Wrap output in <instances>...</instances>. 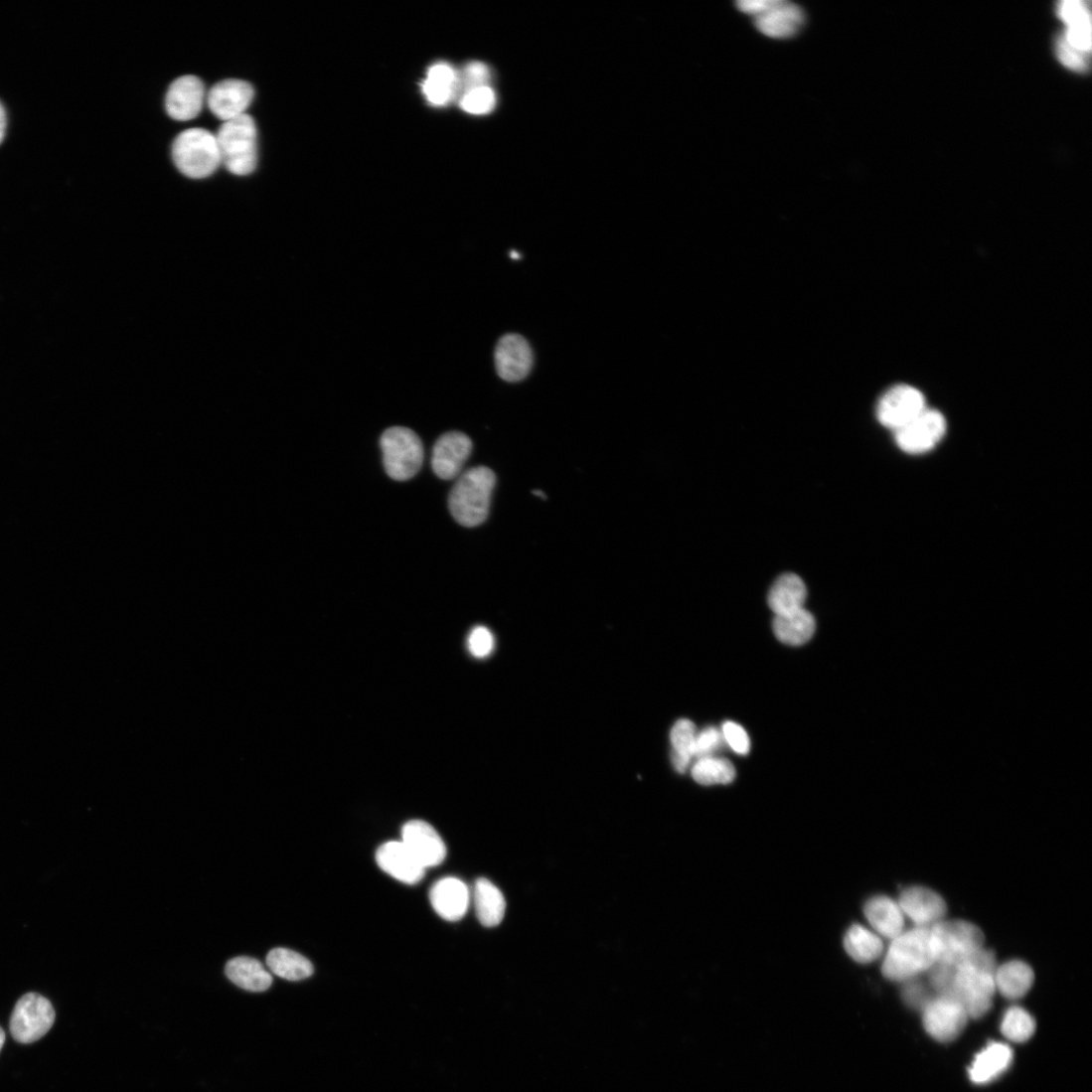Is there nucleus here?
Returning <instances> with one entry per match:
<instances>
[{
  "mask_svg": "<svg viewBox=\"0 0 1092 1092\" xmlns=\"http://www.w3.org/2000/svg\"><path fill=\"white\" fill-rule=\"evenodd\" d=\"M936 962L931 928L916 927L891 940L882 973L891 982L906 983L928 972Z\"/></svg>",
  "mask_w": 1092,
  "mask_h": 1092,
  "instance_id": "obj_1",
  "label": "nucleus"
},
{
  "mask_svg": "<svg viewBox=\"0 0 1092 1092\" xmlns=\"http://www.w3.org/2000/svg\"><path fill=\"white\" fill-rule=\"evenodd\" d=\"M495 474L486 467L473 468L459 477L449 495L453 519L466 528H476L488 519Z\"/></svg>",
  "mask_w": 1092,
  "mask_h": 1092,
  "instance_id": "obj_2",
  "label": "nucleus"
},
{
  "mask_svg": "<svg viewBox=\"0 0 1092 1092\" xmlns=\"http://www.w3.org/2000/svg\"><path fill=\"white\" fill-rule=\"evenodd\" d=\"M737 11L753 19L755 28L774 40H788L797 36L807 24L804 10L787 0H741L735 3Z\"/></svg>",
  "mask_w": 1092,
  "mask_h": 1092,
  "instance_id": "obj_3",
  "label": "nucleus"
},
{
  "mask_svg": "<svg viewBox=\"0 0 1092 1092\" xmlns=\"http://www.w3.org/2000/svg\"><path fill=\"white\" fill-rule=\"evenodd\" d=\"M221 161L236 176H248L257 166V128L252 117L244 113L225 122L216 136Z\"/></svg>",
  "mask_w": 1092,
  "mask_h": 1092,
  "instance_id": "obj_4",
  "label": "nucleus"
},
{
  "mask_svg": "<svg viewBox=\"0 0 1092 1092\" xmlns=\"http://www.w3.org/2000/svg\"><path fill=\"white\" fill-rule=\"evenodd\" d=\"M172 158L182 174L196 180L213 175L222 162L216 136L201 128L189 129L177 137Z\"/></svg>",
  "mask_w": 1092,
  "mask_h": 1092,
  "instance_id": "obj_5",
  "label": "nucleus"
},
{
  "mask_svg": "<svg viewBox=\"0 0 1092 1092\" xmlns=\"http://www.w3.org/2000/svg\"><path fill=\"white\" fill-rule=\"evenodd\" d=\"M384 466L387 474L395 481L404 482L420 471L424 450L419 436L406 427H391L381 438Z\"/></svg>",
  "mask_w": 1092,
  "mask_h": 1092,
  "instance_id": "obj_6",
  "label": "nucleus"
},
{
  "mask_svg": "<svg viewBox=\"0 0 1092 1092\" xmlns=\"http://www.w3.org/2000/svg\"><path fill=\"white\" fill-rule=\"evenodd\" d=\"M996 992L995 972L968 963L956 966L949 997L956 999L964 1007L969 1017L980 1018L986 1015L993 1007Z\"/></svg>",
  "mask_w": 1092,
  "mask_h": 1092,
  "instance_id": "obj_7",
  "label": "nucleus"
},
{
  "mask_svg": "<svg viewBox=\"0 0 1092 1092\" xmlns=\"http://www.w3.org/2000/svg\"><path fill=\"white\" fill-rule=\"evenodd\" d=\"M936 963L958 966L984 948L983 931L965 921H947L931 927Z\"/></svg>",
  "mask_w": 1092,
  "mask_h": 1092,
  "instance_id": "obj_8",
  "label": "nucleus"
},
{
  "mask_svg": "<svg viewBox=\"0 0 1092 1092\" xmlns=\"http://www.w3.org/2000/svg\"><path fill=\"white\" fill-rule=\"evenodd\" d=\"M52 1004L37 994H28L17 1003L11 1017L13 1038L21 1044H31L42 1039L55 1021Z\"/></svg>",
  "mask_w": 1092,
  "mask_h": 1092,
  "instance_id": "obj_9",
  "label": "nucleus"
},
{
  "mask_svg": "<svg viewBox=\"0 0 1092 1092\" xmlns=\"http://www.w3.org/2000/svg\"><path fill=\"white\" fill-rule=\"evenodd\" d=\"M924 393L913 386L901 384L886 390L878 400V421L893 432L926 410Z\"/></svg>",
  "mask_w": 1092,
  "mask_h": 1092,
  "instance_id": "obj_10",
  "label": "nucleus"
},
{
  "mask_svg": "<svg viewBox=\"0 0 1092 1092\" xmlns=\"http://www.w3.org/2000/svg\"><path fill=\"white\" fill-rule=\"evenodd\" d=\"M947 432L944 415L927 408L903 427L894 431L897 446L909 454H923L934 449Z\"/></svg>",
  "mask_w": 1092,
  "mask_h": 1092,
  "instance_id": "obj_11",
  "label": "nucleus"
},
{
  "mask_svg": "<svg viewBox=\"0 0 1092 1092\" xmlns=\"http://www.w3.org/2000/svg\"><path fill=\"white\" fill-rule=\"evenodd\" d=\"M922 1012L926 1030L931 1037L943 1043L958 1038L969 1018L964 1007L949 996L937 995Z\"/></svg>",
  "mask_w": 1092,
  "mask_h": 1092,
  "instance_id": "obj_12",
  "label": "nucleus"
},
{
  "mask_svg": "<svg viewBox=\"0 0 1092 1092\" xmlns=\"http://www.w3.org/2000/svg\"><path fill=\"white\" fill-rule=\"evenodd\" d=\"M495 366L499 377L509 383L525 380L534 367L529 341L519 334L503 336L496 347Z\"/></svg>",
  "mask_w": 1092,
  "mask_h": 1092,
  "instance_id": "obj_13",
  "label": "nucleus"
},
{
  "mask_svg": "<svg viewBox=\"0 0 1092 1092\" xmlns=\"http://www.w3.org/2000/svg\"><path fill=\"white\" fill-rule=\"evenodd\" d=\"M903 914L921 928H931L940 923L947 912L944 898L936 891L924 886H910L904 889L897 901Z\"/></svg>",
  "mask_w": 1092,
  "mask_h": 1092,
  "instance_id": "obj_14",
  "label": "nucleus"
},
{
  "mask_svg": "<svg viewBox=\"0 0 1092 1092\" xmlns=\"http://www.w3.org/2000/svg\"><path fill=\"white\" fill-rule=\"evenodd\" d=\"M254 97L250 83L227 79L214 85L208 93V105L215 116L224 121L236 119L249 107Z\"/></svg>",
  "mask_w": 1092,
  "mask_h": 1092,
  "instance_id": "obj_15",
  "label": "nucleus"
},
{
  "mask_svg": "<svg viewBox=\"0 0 1092 1092\" xmlns=\"http://www.w3.org/2000/svg\"><path fill=\"white\" fill-rule=\"evenodd\" d=\"M473 449V442L462 432L443 434L435 443L432 468L441 480H452L461 475Z\"/></svg>",
  "mask_w": 1092,
  "mask_h": 1092,
  "instance_id": "obj_16",
  "label": "nucleus"
},
{
  "mask_svg": "<svg viewBox=\"0 0 1092 1092\" xmlns=\"http://www.w3.org/2000/svg\"><path fill=\"white\" fill-rule=\"evenodd\" d=\"M205 99V85L194 76L178 78L170 85L165 107L169 117L180 122L197 118L202 111Z\"/></svg>",
  "mask_w": 1092,
  "mask_h": 1092,
  "instance_id": "obj_17",
  "label": "nucleus"
},
{
  "mask_svg": "<svg viewBox=\"0 0 1092 1092\" xmlns=\"http://www.w3.org/2000/svg\"><path fill=\"white\" fill-rule=\"evenodd\" d=\"M401 842L425 868L435 867L446 858V847L434 830L423 821H411L401 829Z\"/></svg>",
  "mask_w": 1092,
  "mask_h": 1092,
  "instance_id": "obj_18",
  "label": "nucleus"
},
{
  "mask_svg": "<svg viewBox=\"0 0 1092 1092\" xmlns=\"http://www.w3.org/2000/svg\"><path fill=\"white\" fill-rule=\"evenodd\" d=\"M376 859L383 871L400 882L413 885L425 876L426 869L403 842L384 844L377 851Z\"/></svg>",
  "mask_w": 1092,
  "mask_h": 1092,
  "instance_id": "obj_19",
  "label": "nucleus"
},
{
  "mask_svg": "<svg viewBox=\"0 0 1092 1092\" xmlns=\"http://www.w3.org/2000/svg\"><path fill=\"white\" fill-rule=\"evenodd\" d=\"M471 893L465 882L454 877L437 881L430 890V902L445 921L462 919L470 906Z\"/></svg>",
  "mask_w": 1092,
  "mask_h": 1092,
  "instance_id": "obj_20",
  "label": "nucleus"
},
{
  "mask_svg": "<svg viewBox=\"0 0 1092 1092\" xmlns=\"http://www.w3.org/2000/svg\"><path fill=\"white\" fill-rule=\"evenodd\" d=\"M1013 1050L1004 1043L993 1042L973 1059L968 1069L973 1083L989 1084L1001 1077L1012 1065Z\"/></svg>",
  "mask_w": 1092,
  "mask_h": 1092,
  "instance_id": "obj_21",
  "label": "nucleus"
},
{
  "mask_svg": "<svg viewBox=\"0 0 1092 1092\" xmlns=\"http://www.w3.org/2000/svg\"><path fill=\"white\" fill-rule=\"evenodd\" d=\"M864 913L873 932L881 938L892 940L903 932L904 914L892 898L872 897L866 902Z\"/></svg>",
  "mask_w": 1092,
  "mask_h": 1092,
  "instance_id": "obj_22",
  "label": "nucleus"
},
{
  "mask_svg": "<svg viewBox=\"0 0 1092 1092\" xmlns=\"http://www.w3.org/2000/svg\"><path fill=\"white\" fill-rule=\"evenodd\" d=\"M1059 15L1067 24L1064 40L1074 49L1089 52L1091 48V20L1088 8L1082 0H1064Z\"/></svg>",
  "mask_w": 1092,
  "mask_h": 1092,
  "instance_id": "obj_23",
  "label": "nucleus"
},
{
  "mask_svg": "<svg viewBox=\"0 0 1092 1092\" xmlns=\"http://www.w3.org/2000/svg\"><path fill=\"white\" fill-rule=\"evenodd\" d=\"M226 975L240 989L251 993L266 992L272 985V976L257 960L237 957L226 965Z\"/></svg>",
  "mask_w": 1092,
  "mask_h": 1092,
  "instance_id": "obj_24",
  "label": "nucleus"
},
{
  "mask_svg": "<svg viewBox=\"0 0 1092 1092\" xmlns=\"http://www.w3.org/2000/svg\"><path fill=\"white\" fill-rule=\"evenodd\" d=\"M776 638L789 646H801L808 643L816 631V619L808 610H799L776 615L773 621Z\"/></svg>",
  "mask_w": 1092,
  "mask_h": 1092,
  "instance_id": "obj_25",
  "label": "nucleus"
},
{
  "mask_svg": "<svg viewBox=\"0 0 1092 1092\" xmlns=\"http://www.w3.org/2000/svg\"><path fill=\"white\" fill-rule=\"evenodd\" d=\"M1033 981L1032 969L1019 960L1003 964L995 973L996 989L1009 1000L1023 998L1031 989Z\"/></svg>",
  "mask_w": 1092,
  "mask_h": 1092,
  "instance_id": "obj_26",
  "label": "nucleus"
},
{
  "mask_svg": "<svg viewBox=\"0 0 1092 1092\" xmlns=\"http://www.w3.org/2000/svg\"><path fill=\"white\" fill-rule=\"evenodd\" d=\"M808 597L806 584L795 573H785L772 586L768 603L775 615L803 608Z\"/></svg>",
  "mask_w": 1092,
  "mask_h": 1092,
  "instance_id": "obj_27",
  "label": "nucleus"
},
{
  "mask_svg": "<svg viewBox=\"0 0 1092 1092\" xmlns=\"http://www.w3.org/2000/svg\"><path fill=\"white\" fill-rule=\"evenodd\" d=\"M474 900L480 923L487 928L499 926L505 916L506 901L500 889L486 878L477 880Z\"/></svg>",
  "mask_w": 1092,
  "mask_h": 1092,
  "instance_id": "obj_28",
  "label": "nucleus"
},
{
  "mask_svg": "<svg viewBox=\"0 0 1092 1092\" xmlns=\"http://www.w3.org/2000/svg\"><path fill=\"white\" fill-rule=\"evenodd\" d=\"M844 947L856 962L869 964L878 960L884 952V944L875 932L861 925H853L846 933Z\"/></svg>",
  "mask_w": 1092,
  "mask_h": 1092,
  "instance_id": "obj_29",
  "label": "nucleus"
},
{
  "mask_svg": "<svg viewBox=\"0 0 1092 1092\" xmlns=\"http://www.w3.org/2000/svg\"><path fill=\"white\" fill-rule=\"evenodd\" d=\"M422 88L431 104H448L458 96V74L448 65H435L428 71Z\"/></svg>",
  "mask_w": 1092,
  "mask_h": 1092,
  "instance_id": "obj_30",
  "label": "nucleus"
},
{
  "mask_svg": "<svg viewBox=\"0 0 1092 1092\" xmlns=\"http://www.w3.org/2000/svg\"><path fill=\"white\" fill-rule=\"evenodd\" d=\"M266 963L272 973L285 981L299 982L314 973L313 964L303 955L285 948L271 950Z\"/></svg>",
  "mask_w": 1092,
  "mask_h": 1092,
  "instance_id": "obj_31",
  "label": "nucleus"
},
{
  "mask_svg": "<svg viewBox=\"0 0 1092 1092\" xmlns=\"http://www.w3.org/2000/svg\"><path fill=\"white\" fill-rule=\"evenodd\" d=\"M698 735L697 726L688 719L678 720L671 731L673 745L672 763L679 773H685L694 759V748Z\"/></svg>",
  "mask_w": 1092,
  "mask_h": 1092,
  "instance_id": "obj_32",
  "label": "nucleus"
},
{
  "mask_svg": "<svg viewBox=\"0 0 1092 1092\" xmlns=\"http://www.w3.org/2000/svg\"><path fill=\"white\" fill-rule=\"evenodd\" d=\"M1001 1030L1009 1041L1024 1043L1032 1037L1036 1030V1022L1024 1009L1012 1007L1003 1017Z\"/></svg>",
  "mask_w": 1092,
  "mask_h": 1092,
  "instance_id": "obj_33",
  "label": "nucleus"
},
{
  "mask_svg": "<svg viewBox=\"0 0 1092 1092\" xmlns=\"http://www.w3.org/2000/svg\"><path fill=\"white\" fill-rule=\"evenodd\" d=\"M693 777L698 783L705 786L729 784L735 778V769L726 759L703 758L694 766Z\"/></svg>",
  "mask_w": 1092,
  "mask_h": 1092,
  "instance_id": "obj_34",
  "label": "nucleus"
},
{
  "mask_svg": "<svg viewBox=\"0 0 1092 1092\" xmlns=\"http://www.w3.org/2000/svg\"><path fill=\"white\" fill-rule=\"evenodd\" d=\"M496 103V93L489 85L471 89L461 96V107L471 114H487Z\"/></svg>",
  "mask_w": 1092,
  "mask_h": 1092,
  "instance_id": "obj_35",
  "label": "nucleus"
},
{
  "mask_svg": "<svg viewBox=\"0 0 1092 1092\" xmlns=\"http://www.w3.org/2000/svg\"><path fill=\"white\" fill-rule=\"evenodd\" d=\"M491 79V73L489 68L481 63H472L464 70L462 75L458 74V95H463L467 91L488 86Z\"/></svg>",
  "mask_w": 1092,
  "mask_h": 1092,
  "instance_id": "obj_36",
  "label": "nucleus"
},
{
  "mask_svg": "<svg viewBox=\"0 0 1092 1092\" xmlns=\"http://www.w3.org/2000/svg\"><path fill=\"white\" fill-rule=\"evenodd\" d=\"M723 742V734L717 728H705L697 735L694 748V758H698L700 760L703 758L714 757V754L722 748Z\"/></svg>",
  "mask_w": 1092,
  "mask_h": 1092,
  "instance_id": "obj_37",
  "label": "nucleus"
},
{
  "mask_svg": "<svg viewBox=\"0 0 1092 1092\" xmlns=\"http://www.w3.org/2000/svg\"><path fill=\"white\" fill-rule=\"evenodd\" d=\"M931 988L939 996H949L952 990L956 966L935 963L928 971Z\"/></svg>",
  "mask_w": 1092,
  "mask_h": 1092,
  "instance_id": "obj_38",
  "label": "nucleus"
},
{
  "mask_svg": "<svg viewBox=\"0 0 1092 1092\" xmlns=\"http://www.w3.org/2000/svg\"><path fill=\"white\" fill-rule=\"evenodd\" d=\"M495 641L492 632L485 626H477L471 632L468 647L471 654L483 659L490 656L494 650Z\"/></svg>",
  "mask_w": 1092,
  "mask_h": 1092,
  "instance_id": "obj_39",
  "label": "nucleus"
},
{
  "mask_svg": "<svg viewBox=\"0 0 1092 1092\" xmlns=\"http://www.w3.org/2000/svg\"><path fill=\"white\" fill-rule=\"evenodd\" d=\"M722 734L730 748L738 755L750 752L751 741L748 733L738 724L726 721L722 725Z\"/></svg>",
  "mask_w": 1092,
  "mask_h": 1092,
  "instance_id": "obj_40",
  "label": "nucleus"
},
{
  "mask_svg": "<svg viewBox=\"0 0 1092 1092\" xmlns=\"http://www.w3.org/2000/svg\"><path fill=\"white\" fill-rule=\"evenodd\" d=\"M905 986L902 990V999L904 1003L915 1010H923L926 1005L931 1001L927 987L916 980H911L904 983Z\"/></svg>",
  "mask_w": 1092,
  "mask_h": 1092,
  "instance_id": "obj_41",
  "label": "nucleus"
},
{
  "mask_svg": "<svg viewBox=\"0 0 1092 1092\" xmlns=\"http://www.w3.org/2000/svg\"><path fill=\"white\" fill-rule=\"evenodd\" d=\"M1057 51L1061 63L1067 68L1074 71H1083L1087 66L1085 52L1071 47L1063 37L1058 42Z\"/></svg>",
  "mask_w": 1092,
  "mask_h": 1092,
  "instance_id": "obj_42",
  "label": "nucleus"
},
{
  "mask_svg": "<svg viewBox=\"0 0 1092 1092\" xmlns=\"http://www.w3.org/2000/svg\"><path fill=\"white\" fill-rule=\"evenodd\" d=\"M7 130V113L4 105L0 103V144L5 139Z\"/></svg>",
  "mask_w": 1092,
  "mask_h": 1092,
  "instance_id": "obj_43",
  "label": "nucleus"
},
{
  "mask_svg": "<svg viewBox=\"0 0 1092 1092\" xmlns=\"http://www.w3.org/2000/svg\"><path fill=\"white\" fill-rule=\"evenodd\" d=\"M5 1042H6V1032L2 1027H0V1050H2Z\"/></svg>",
  "mask_w": 1092,
  "mask_h": 1092,
  "instance_id": "obj_44",
  "label": "nucleus"
},
{
  "mask_svg": "<svg viewBox=\"0 0 1092 1092\" xmlns=\"http://www.w3.org/2000/svg\"><path fill=\"white\" fill-rule=\"evenodd\" d=\"M511 257L514 259H520L521 255L519 253L511 252Z\"/></svg>",
  "mask_w": 1092,
  "mask_h": 1092,
  "instance_id": "obj_45",
  "label": "nucleus"
},
{
  "mask_svg": "<svg viewBox=\"0 0 1092 1092\" xmlns=\"http://www.w3.org/2000/svg\"><path fill=\"white\" fill-rule=\"evenodd\" d=\"M535 495H537V496H539V497H541V498H545V493H544V492H542V491H536V492H535Z\"/></svg>",
  "mask_w": 1092,
  "mask_h": 1092,
  "instance_id": "obj_46",
  "label": "nucleus"
}]
</instances>
